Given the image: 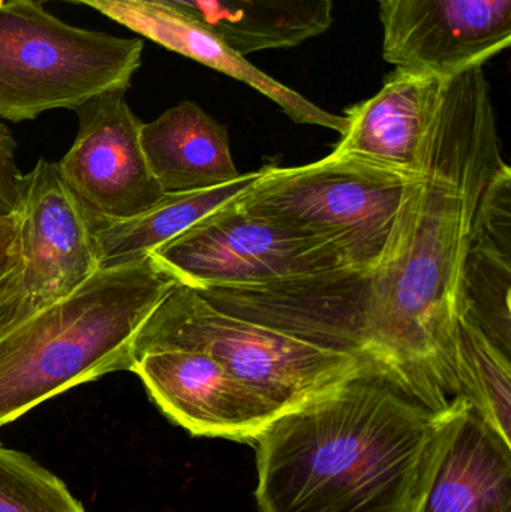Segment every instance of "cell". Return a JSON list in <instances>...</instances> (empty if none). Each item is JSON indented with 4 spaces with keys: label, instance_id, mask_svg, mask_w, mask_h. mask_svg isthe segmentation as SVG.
Segmentation results:
<instances>
[{
    "label": "cell",
    "instance_id": "cell-1",
    "mask_svg": "<svg viewBox=\"0 0 511 512\" xmlns=\"http://www.w3.org/2000/svg\"><path fill=\"white\" fill-rule=\"evenodd\" d=\"M501 141L483 66L459 72L420 146L392 254L369 277L362 334L369 357L438 409L459 397L462 279Z\"/></svg>",
    "mask_w": 511,
    "mask_h": 512
},
{
    "label": "cell",
    "instance_id": "cell-2",
    "mask_svg": "<svg viewBox=\"0 0 511 512\" xmlns=\"http://www.w3.org/2000/svg\"><path fill=\"white\" fill-rule=\"evenodd\" d=\"M465 399L447 409L371 364L255 439L261 512H416Z\"/></svg>",
    "mask_w": 511,
    "mask_h": 512
},
{
    "label": "cell",
    "instance_id": "cell-3",
    "mask_svg": "<svg viewBox=\"0 0 511 512\" xmlns=\"http://www.w3.org/2000/svg\"><path fill=\"white\" fill-rule=\"evenodd\" d=\"M177 285L152 256L99 268L0 337V429L108 373L131 372L134 340Z\"/></svg>",
    "mask_w": 511,
    "mask_h": 512
},
{
    "label": "cell",
    "instance_id": "cell-4",
    "mask_svg": "<svg viewBox=\"0 0 511 512\" xmlns=\"http://www.w3.org/2000/svg\"><path fill=\"white\" fill-rule=\"evenodd\" d=\"M411 176L330 155L303 167L260 170L236 204L294 236L324 243L347 270L369 279L392 254Z\"/></svg>",
    "mask_w": 511,
    "mask_h": 512
},
{
    "label": "cell",
    "instance_id": "cell-5",
    "mask_svg": "<svg viewBox=\"0 0 511 512\" xmlns=\"http://www.w3.org/2000/svg\"><path fill=\"white\" fill-rule=\"evenodd\" d=\"M156 349L203 352L281 412L377 364L324 348L276 328L222 312L195 289L177 283L134 340V361Z\"/></svg>",
    "mask_w": 511,
    "mask_h": 512
},
{
    "label": "cell",
    "instance_id": "cell-6",
    "mask_svg": "<svg viewBox=\"0 0 511 512\" xmlns=\"http://www.w3.org/2000/svg\"><path fill=\"white\" fill-rule=\"evenodd\" d=\"M143 41L71 26L38 0H0V117L36 119L126 92Z\"/></svg>",
    "mask_w": 511,
    "mask_h": 512
},
{
    "label": "cell",
    "instance_id": "cell-7",
    "mask_svg": "<svg viewBox=\"0 0 511 512\" xmlns=\"http://www.w3.org/2000/svg\"><path fill=\"white\" fill-rule=\"evenodd\" d=\"M149 255L177 283L192 289L357 276L329 246L248 215L236 198Z\"/></svg>",
    "mask_w": 511,
    "mask_h": 512
},
{
    "label": "cell",
    "instance_id": "cell-8",
    "mask_svg": "<svg viewBox=\"0 0 511 512\" xmlns=\"http://www.w3.org/2000/svg\"><path fill=\"white\" fill-rule=\"evenodd\" d=\"M80 129L59 170L93 224L132 218L164 197L141 144L143 122L125 92H108L78 107Z\"/></svg>",
    "mask_w": 511,
    "mask_h": 512
},
{
    "label": "cell",
    "instance_id": "cell-9",
    "mask_svg": "<svg viewBox=\"0 0 511 512\" xmlns=\"http://www.w3.org/2000/svg\"><path fill=\"white\" fill-rule=\"evenodd\" d=\"M23 283L33 306L48 304L80 288L101 268L95 224L60 173L41 159L21 174L14 209Z\"/></svg>",
    "mask_w": 511,
    "mask_h": 512
},
{
    "label": "cell",
    "instance_id": "cell-10",
    "mask_svg": "<svg viewBox=\"0 0 511 512\" xmlns=\"http://www.w3.org/2000/svg\"><path fill=\"white\" fill-rule=\"evenodd\" d=\"M383 57L443 80L511 45V0H377Z\"/></svg>",
    "mask_w": 511,
    "mask_h": 512
},
{
    "label": "cell",
    "instance_id": "cell-11",
    "mask_svg": "<svg viewBox=\"0 0 511 512\" xmlns=\"http://www.w3.org/2000/svg\"><path fill=\"white\" fill-rule=\"evenodd\" d=\"M131 372L155 405L191 435L251 442L281 409L210 355L156 349L135 358Z\"/></svg>",
    "mask_w": 511,
    "mask_h": 512
},
{
    "label": "cell",
    "instance_id": "cell-12",
    "mask_svg": "<svg viewBox=\"0 0 511 512\" xmlns=\"http://www.w3.org/2000/svg\"><path fill=\"white\" fill-rule=\"evenodd\" d=\"M86 5L167 50L248 84L272 99L294 122L323 126L341 135L347 129L344 116L327 113L296 90L264 74L186 12L152 0H87Z\"/></svg>",
    "mask_w": 511,
    "mask_h": 512
},
{
    "label": "cell",
    "instance_id": "cell-13",
    "mask_svg": "<svg viewBox=\"0 0 511 512\" xmlns=\"http://www.w3.org/2000/svg\"><path fill=\"white\" fill-rule=\"evenodd\" d=\"M446 81L428 72L396 68L377 95L348 108L347 129L332 155L356 156L413 173Z\"/></svg>",
    "mask_w": 511,
    "mask_h": 512
},
{
    "label": "cell",
    "instance_id": "cell-14",
    "mask_svg": "<svg viewBox=\"0 0 511 512\" xmlns=\"http://www.w3.org/2000/svg\"><path fill=\"white\" fill-rule=\"evenodd\" d=\"M416 512H511V441L467 400Z\"/></svg>",
    "mask_w": 511,
    "mask_h": 512
},
{
    "label": "cell",
    "instance_id": "cell-15",
    "mask_svg": "<svg viewBox=\"0 0 511 512\" xmlns=\"http://www.w3.org/2000/svg\"><path fill=\"white\" fill-rule=\"evenodd\" d=\"M511 171L492 177L480 200L462 279L461 319L510 355ZM459 319V321H461Z\"/></svg>",
    "mask_w": 511,
    "mask_h": 512
},
{
    "label": "cell",
    "instance_id": "cell-16",
    "mask_svg": "<svg viewBox=\"0 0 511 512\" xmlns=\"http://www.w3.org/2000/svg\"><path fill=\"white\" fill-rule=\"evenodd\" d=\"M141 144L164 194L215 188L239 179L228 132L200 105L180 102L143 123Z\"/></svg>",
    "mask_w": 511,
    "mask_h": 512
},
{
    "label": "cell",
    "instance_id": "cell-17",
    "mask_svg": "<svg viewBox=\"0 0 511 512\" xmlns=\"http://www.w3.org/2000/svg\"><path fill=\"white\" fill-rule=\"evenodd\" d=\"M48 2V0H38ZM86 3L87 0H63ZM194 17L242 56L297 47L333 23V0H152Z\"/></svg>",
    "mask_w": 511,
    "mask_h": 512
},
{
    "label": "cell",
    "instance_id": "cell-18",
    "mask_svg": "<svg viewBox=\"0 0 511 512\" xmlns=\"http://www.w3.org/2000/svg\"><path fill=\"white\" fill-rule=\"evenodd\" d=\"M258 176L260 171L242 174L215 188L164 194L158 203L132 218L95 224L101 267L144 258L242 195Z\"/></svg>",
    "mask_w": 511,
    "mask_h": 512
},
{
    "label": "cell",
    "instance_id": "cell-19",
    "mask_svg": "<svg viewBox=\"0 0 511 512\" xmlns=\"http://www.w3.org/2000/svg\"><path fill=\"white\" fill-rule=\"evenodd\" d=\"M459 397L511 441V358L471 322L459 321Z\"/></svg>",
    "mask_w": 511,
    "mask_h": 512
},
{
    "label": "cell",
    "instance_id": "cell-20",
    "mask_svg": "<svg viewBox=\"0 0 511 512\" xmlns=\"http://www.w3.org/2000/svg\"><path fill=\"white\" fill-rule=\"evenodd\" d=\"M0 512L86 511L56 475L0 445Z\"/></svg>",
    "mask_w": 511,
    "mask_h": 512
},
{
    "label": "cell",
    "instance_id": "cell-21",
    "mask_svg": "<svg viewBox=\"0 0 511 512\" xmlns=\"http://www.w3.org/2000/svg\"><path fill=\"white\" fill-rule=\"evenodd\" d=\"M36 310L24 288L14 213L0 216V337Z\"/></svg>",
    "mask_w": 511,
    "mask_h": 512
},
{
    "label": "cell",
    "instance_id": "cell-22",
    "mask_svg": "<svg viewBox=\"0 0 511 512\" xmlns=\"http://www.w3.org/2000/svg\"><path fill=\"white\" fill-rule=\"evenodd\" d=\"M15 147L14 137L0 122V216L11 215L17 206L21 173L15 162Z\"/></svg>",
    "mask_w": 511,
    "mask_h": 512
}]
</instances>
